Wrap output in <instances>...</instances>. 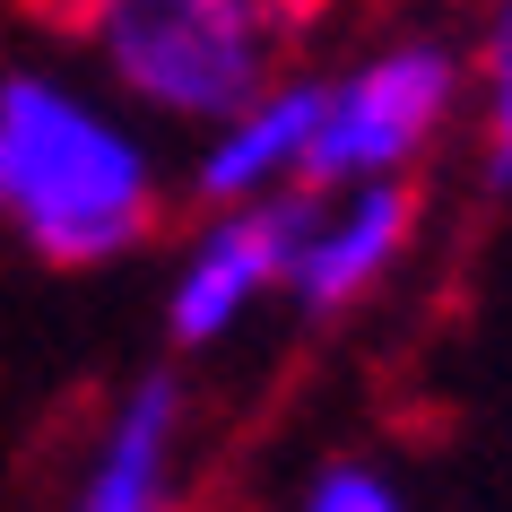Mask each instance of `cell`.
<instances>
[{
	"mask_svg": "<svg viewBox=\"0 0 512 512\" xmlns=\"http://www.w3.org/2000/svg\"><path fill=\"white\" fill-rule=\"evenodd\" d=\"M417 226H426L417 174L304 183V217H296V243H287V287L278 296L304 322H339V313H356L365 296H382L400 278V261L417 252Z\"/></svg>",
	"mask_w": 512,
	"mask_h": 512,
	"instance_id": "obj_4",
	"label": "cell"
},
{
	"mask_svg": "<svg viewBox=\"0 0 512 512\" xmlns=\"http://www.w3.org/2000/svg\"><path fill=\"white\" fill-rule=\"evenodd\" d=\"M296 217H304V183L270 191V200L209 209L191 226L183 261H174V287H165V330H174V348H226V339L261 313V296L287 287Z\"/></svg>",
	"mask_w": 512,
	"mask_h": 512,
	"instance_id": "obj_5",
	"label": "cell"
},
{
	"mask_svg": "<svg viewBox=\"0 0 512 512\" xmlns=\"http://www.w3.org/2000/svg\"><path fill=\"white\" fill-rule=\"evenodd\" d=\"M183 452H191V391L174 374L131 382L70 486V512H183Z\"/></svg>",
	"mask_w": 512,
	"mask_h": 512,
	"instance_id": "obj_7",
	"label": "cell"
},
{
	"mask_svg": "<svg viewBox=\"0 0 512 512\" xmlns=\"http://www.w3.org/2000/svg\"><path fill=\"white\" fill-rule=\"evenodd\" d=\"M313 113H322V79H313V70H278V79L252 87L243 105H226L217 122H200L191 200H200V209H235V200H270V191L304 183Z\"/></svg>",
	"mask_w": 512,
	"mask_h": 512,
	"instance_id": "obj_6",
	"label": "cell"
},
{
	"mask_svg": "<svg viewBox=\"0 0 512 512\" xmlns=\"http://www.w3.org/2000/svg\"><path fill=\"white\" fill-rule=\"evenodd\" d=\"M296 512H417V504H408V486L391 478L382 460H356V452H339V460H322V469L304 478Z\"/></svg>",
	"mask_w": 512,
	"mask_h": 512,
	"instance_id": "obj_9",
	"label": "cell"
},
{
	"mask_svg": "<svg viewBox=\"0 0 512 512\" xmlns=\"http://www.w3.org/2000/svg\"><path fill=\"white\" fill-rule=\"evenodd\" d=\"M252 9H261V27H270L278 44H287V53H296L304 35H313V27L330 18V0H252Z\"/></svg>",
	"mask_w": 512,
	"mask_h": 512,
	"instance_id": "obj_10",
	"label": "cell"
},
{
	"mask_svg": "<svg viewBox=\"0 0 512 512\" xmlns=\"http://www.w3.org/2000/svg\"><path fill=\"white\" fill-rule=\"evenodd\" d=\"M0 217L53 270L131 261L165 226L157 148L53 70H0Z\"/></svg>",
	"mask_w": 512,
	"mask_h": 512,
	"instance_id": "obj_1",
	"label": "cell"
},
{
	"mask_svg": "<svg viewBox=\"0 0 512 512\" xmlns=\"http://www.w3.org/2000/svg\"><path fill=\"white\" fill-rule=\"evenodd\" d=\"M53 18L157 122H217L287 70L252 0H53Z\"/></svg>",
	"mask_w": 512,
	"mask_h": 512,
	"instance_id": "obj_2",
	"label": "cell"
},
{
	"mask_svg": "<svg viewBox=\"0 0 512 512\" xmlns=\"http://www.w3.org/2000/svg\"><path fill=\"white\" fill-rule=\"evenodd\" d=\"M478 165L486 183L512 191V0L486 9V53H478Z\"/></svg>",
	"mask_w": 512,
	"mask_h": 512,
	"instance_id": "obj_8",
	"label": "cell"
},
{
	"mask_svg": "<svg viewBox=\"0 0 512 512\" xmlns=\"http://www.w3.org/2000/svg\"><path fill=\"white\" fill-rule=\"evenodd\" d=\"M469 105V61L443 35H391L322 79L313 157L304 183H365V174H417Z\"/></svg>",
	"mask_w": 512,
	"mask_h": 512,
	"instance_id": "obj_3",
	"label": "cell"
}]
</instances>
